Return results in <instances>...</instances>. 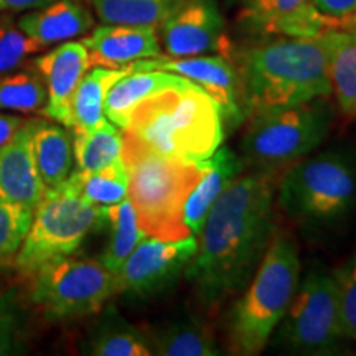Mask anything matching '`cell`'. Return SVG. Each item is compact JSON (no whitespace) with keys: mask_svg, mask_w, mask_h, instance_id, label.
I'll return each instance as SVG.
<instances>
[{"mask_svg":"<svg viewBox=\"0 0 356 356\" xmlns=\"http://www.w3.org/2000/svg\"><path fill=\"white\" fill-rule=\"evenodd\" d=\"M275 175L256 170L238 177L208 211L197 254L185 269V277L208 309L241 293L256 274L275 229Z\"/></svg>","mask_w":356,"mask_h":356,"instance_id":"6da1fadb","label":"cell"},{"mask_svg":"<svg viewBox=\"0 0 356 356\" xmlns=\"http://www.w3.org/2000/svg\"><path fill=\"white\" fill-rule=\"evenodd\" d=\"M239 106L243 119L332 96L323 35L279 37L239 55Z\"/></svg>","mask_w":356,"mask_h":356,"instance_id":"7a4b0ae2","label":"cell"},{"mask_svg":"<svg viewBox=\"0 0 356 356\" xmlns=\"http://www.w3.org/2000/svg\"><path fill=\"white\" fill-rule=\"evenodd\" d=\"M279 207L305 238H332L356 218V150L337 145L309 154L287 168Z\"/></svg>","mask_w":356,"mask_h":356,"instance_id":"3957f363","label":"cell"},{"mask_svg":"<svg viewBox=\"0 0 356 356\" xmlns=\"http://www.w3.org/2000/svg\"><path fill=\"white\" fill-rule=\"evenodd\" d=\"M124 132L167 157L202 163L221 147L225 122L211 96L186 81L137 104Z\"/></svg>","mask_w":356,"mask_h":356,"instance_id":"277c9868","label":"cell"},{"mask_svg":"<svg viewBox=\"0 0 356 356\" xmlns=\"http://www.w3.org/2000/svg\"><path fill=\"white\" fill-rule=\"evenodd\" d=\"M121 159L129 178L127 198L140 229L163 241L188 238L185 203L203 175L204 162L167 157L124 131Z\"/></svg>","mask_w":356,"mask_h":356,"instance_id":"5b68a950","label":"cell"},{"mask_svg":"<svg viewBox=\"0 0 356 356\" xmlns=\"http://www.w3.org/2000/svg\"><path fill=\"white\" fill-rule=\"evenodd\" d=\"M302 264L293 236L274 229L273 239L251 282L231 307L229 348L234 355H259L286 314L299 286Z\"/></svg>","mask_w":356,"mask_h":356,"instance_id":"8992f818","label":"cell"},{"mask_svg":"<svg viewBox=\"0 0 356 356\" xmlns=\"http://www.w3.org/2000/svg\"><path fill=\"white\" fill-rule=\"evenodd\" d=\"M333 119L328 97L249 115L243 136L244 163L259 172L286 170L323 144Z\"/></svg>","mask_w":356,"mask_h":356,"instance_id":"52a82bcc","label":"cell"},{"mask_svg":"<svg viewBox=\"0 0 356 356\" xmlns=\"http://www.w3.org/2000/svg\"><path fill=\"white\" fill-rule=\"evenodd\" d=\"M346 340L332 270L314 264L300 275L291 304L267 345L286 355L332 356L343 353Z\"/></svg>","mask_w":356,"mask_h":356,"instance_id":"ba28073f","label":"cell"},{"mask_svg":"<svg viewBox=\"0 0 356 356\" xmlns=\"http://www.w3.org/2000/svg\"><path fill=\"white\" fill-rule=\"evenodd\" d=\"M99 226L101 208L84 202L68 181L47 188L33 210L32 225L13 266L33 275L47 262L73 254Z\"/></svg>","mask_w":356,"mask_h":356,"instance_id":"9c48e42d","label":"cell"},{"mask_svg":"<svg viewBox=\"0 0 356 356\" xmlns=\"http://www.w3.org/2000/svg\"><path fill=\"white\" fill-rule=\"evenodd\" d=\"M115 293L118 277L99 261L65 256L33 274V300L50 320L95 315Z\"/></svg>","mask_w":356,"mask_h":356,"instance_id":"30bf717a","label":"cell"},{"mask_svg":"<svg viewBox=\"0 0 356 356\" xmlns=\"http://www.w3.org/2000/svg\"><path fill=\"white\" fill-rule=\"evenodd\" d=\"M197 249L198 239L193 234L177 241L147 236L115 274L119 293L149 299L170 291L197 254Z\"/></svg>","mask_w":356,"mask_h":356,"instance_id":"8fae6325","label":"cell"},{"mask_svg":"<svg viewBox=\"0 0 356 356\" xmlns=\"http://www.w3.org/2000/svg\"><path fill=\"white\" fill-rule=\"evenodd\" d=\"M163 50L170 58L231 53L225 20L216 0H180L159 26Z\"/></svg>","mask_w":356,"mask_h":356,"instance_id":"7c38bea8","label":"cell"},{"mask_svg":"<svg viewBox=\"0 0 356 356\" xmlns=\"http://www.w3.org/2000/svg\"><path fill=\"white\" fill-rule=\"evenodd\" d=\"M131 71L162 70L180 74L204 89L220 108L222 122L236 126L243 121L239 106L238 68L228 56L200 55L185 58H150L129 65Z\"/></svg>","mask_w":356,"mask_h":356,"instance_id":"4fadbf2b","label":"cell"},{"mask_svg":"<svg viewBox=\"0 0 356 356\" xmlns=\"http://www.w3.org/2000/svg\"><path fill=\"white\" fill-rule=\"evenodd\" d=\"M35 68L47 86L43 114L51 121L71 127V97L79 81L91 68L89 53L81 42H65L35 60Z\"/></svg>","mask_w":356,"mask_h":356,"instance_id":"5bb4252c","label":"cell"},{"mask_svg":"<svg viewBox=\"0 0 356 356\" xmlns=\"http://www.w3.org/2000/svg\"><path fill=\"white\" fill-rule=\"evenodd\" d=\"M91 66L124 68L136 61L162 56L159 29L154 25L102 24L84 37Z\"/></svg>","mask_w":356,"mask_h":356,"instance_id":"9a60e30c","label":"cell"},{"mask_svg":"<svg viewBox=\"0 0 356 356\" xmlns=\"http://www.w3.org/2000/svg\"><path fill=\"white\" fill-rule=\"evenodd\" d=\"M243 17L254 32L267 37L314 38L330 30L314 0H248Z\"/></svg>","mask_w":356,"mask_h":356,"instance_id":"2e32d148","label":"cell"},{"mask_svg":"<svg viewBox=\"0 0 356 356\" xmlns=\"http://www.w3.org/2000/svg\"><path fill=\"white\" fill-rule=\"evenodd\" d=\"M33 121H25L0 147V200L35 210L47 186L40 178L32 145Z\"/></svg>","mask_w":356,"mask_h":356,"instance_id":"e0dca14e","label":"cell"},{"mask_svg":"<svg viewBox=\"0 0 356 356\" xmlns=\"http://www.w3.org/2000/svg\"><path fill=\"white\" fill-rule=\"evenodd\" d=\"M244 170V160L229 147H220L204 160V170L185 203L184 221L193 236H198L213 203Z\"/></svg>","mask_w":356,"mask_h":356,"instance_id":"ac0fdd59","label":"cell"},{"mask_svg":"<svg viewBox=\"0 0 356 356\" xmlns=\"http://www.w3.org/2000/svg\"><path fill=\"white\" fill-rule=\"evenodd\" d=\"M17 24L30 38L47 48L91 32L95 19L79 0H55L50 6L25 13Z\"/></svg>","mask_w":356,"mask_h":356,"instance_id":"d6986e66","label":"cell"},{"mask_svg":"<svg viewBox=\"0 0 356 356\" xmlns=\"http://www.w3.org/2000/svg\"><path fill=\"white\" fill-rule=\"evenodd\" d=\"M186 81L190 79L162 70L131 71L109 88L104 99V115L115 127L126 131L132 111L137 108V104L163 89L181 86Z\"/></svg>","mask_w":356,"mask_h":356,"instance_id":"ffe728a7","label":"cell"},{"mask_svg":"<svg viewBox=\"0 0 356 356\" xmlns=\"http://www.w3.org/2000/svg\"><path fill=\"white\" fill-rule=\"evenodd\" d=\"M154 355L218 356L221 353L215 333L193 314H180L147 335Z\"/></svg>","mask_w":356,"mask_h":356,"instance_id":"44dd1931","label":"cell"},{"mask_svg":"<svg viewBox=\"0 0 356 356\" xmlns=\"http://www.w3.org/2000/svg\"><path fill=\"white\" fill-rule=\"evenodd\" d=\"M33 157L47 188L65 184L74 167L73 140L63 124L33 119Z\"/></svg>","mask_w":356,"mask_h":356,"instance_id":"7402d4cb","label":"cell"},{"mask_svg":"<svg viewBox=\"0 0 356 356\" xmlns=\"http://www.w3.org/2000/svg\"><path fill=\"white\" fill-rule=\"evenodd\" d=\"M131 73L129 66L124 68H104L95 66L88 70L71 97L70 114L73 131H91L106 121L104 99L109 88Z\"/></svg>","mask_w":356,"mask_h":356,"instance_id":"603a6c76","label":"cell"},{"mask_svg":"<svg viewBox=\"0 0 356 356\" xmlns=\"http://www.w3.org/2000/svg\"><path fill=\"white\" fill-rule=\"evenodd\" d=\"M328 56L332 96L340 113L356 119V38L341 30H328L323 35Z\"/></svg>","mask_w":356,"mask_h":356,"instance_id":"cb8c5ba5","label":"cell"},{"mask_svg":"<svg viewBox=\"0 0 356 356\" xmlns=\"http://www.w3.org/2000/svg\"><path fill=\"white\" fill-rule=\"evenodd\" d=\"M86 353L96 356H150L149 338L139 328L132 327L127 320L108 309L91 335L88 338Z\"/></svg>","mask_w":356,"mask_h":356,"instance_id":"d4e9b609","label":"cell"},{"mask_svg":"<svg viewBox=\"0 0 356 356\" xmlns=\"http://www.w3.org/2000/svg\"><path fill=\"white\" fill-rule=\"evenodd\" d=\"M101 210L102 222L109 228V238L102 249L99 262L111 273L118 274L131 252L142 239L147 238V234L140 229L129 198L113 207H102Z\"/></svg>","mask_w":356,"mask_h":356,"instance_id":"484cf974","label":"cell"},{"mask_svg":"<svg viewBox=\"0 0 356 356\" xmlns=\"http://www.w3.org/2000/svg\"><path fill=\"white\" fill-rule=\"evenodd\" d=\"M66 181L84 202L97 208L113 207L127 198L129 178L122 159L115 160L101 170H73Z\"/></svg>","mask_w":356,"mask_h":356,"instance_id":"4316f807","label":"cell"},{"mask_svg":"<svg viewBox=\"0 0 356 356\" xmlns=\"http://www.w3.org/2000/svg\"><path fill=\"white\" fill-rule=\"evenodd\" d=\"M122 131L106 119L91 131H74V170L95 172L121 159Z\"/></svg>","mask_w":356,"mask_h":356,"instance_id":"83f0119b","label":"cell"},{"mask_svg":"<svg viewBox=\"0 0 356 356\" xmlns=\"http://www.w3.org/2000/svg\"><path fill=\"white\" fill-rule=\"evenodd\" d=\"M102 24L159 26L180 0H91Z\"/></svg>","mask_w":356,"mask_h":356,"instance_id":"f1b7e54d","label":"cell"},{"mask_svg":"<svg viewBox=\"0 0 356 356\" xmlns=\"http://www.w3.org/2000/svg\"><path fill=\"white\" fill-rule=\"evenodd\" d=\"M47 106V86L38 71L0 74V109L40 113Z\"/></svg>","mask_w":356,"mask_h":356,"instance_id":"f546056e","label":"cell"},{"mask_svg":"<svg viewBox=\"0 0 356 356\" xmlns=\"http://www.w3.org/2000/svg\"><path fill=\"white\" fill-rule=\"evenodd\" d=\"M33 210L0 200V270L13 266L32 225Z\"/></svg>","mask_w":356,"mask_h":356,"instance_id":"4dcf8cb0","label":"cell"},{"mask_svg":"<svg viewBox=\"0 0 356 356\" xmlns=\"http://www.w3.org/2000/svg\"><path fill=\"white\" fill-rule=\"evenodd\" d=\"M10 17H0V74L19 70L32 55L43 50Z\"/></svg>","mask_w":356,"mask_h":356,"instance_id":"1f68e13d","label":"cell"},{"mask_svg":"<svg viewBox=\"0 0 356 356\" xmlns=\"http://www.w3.org/2000/svg\"><path fill=\"white\" fill-rule=\"evenodd\" d=\"M337 287L341 330L348 340L356 341V252L332 270Z\"/></svg>","mask_w":356,"mask_h":356,"instance_id":"d6a6232c","label":"cell"},{"mask_svg":"<svg viewBox=\"0 0 356 356\" xmlns=\"http://www.w3.org/2000/svg\"><path fill=\"white\" fill-rule=\"evenodd\" d=\"M20 341V315L10 293L0 289V356L15 353Z\"/></svg>","mask_w":356,"mask_h":356,"instance_id":"836d02e7","label":"cell"},{"mask_svg":"<svg viewBox=\"0 0 356 356\" xmlns=\"http://www.w3.org/2000/svg\"><path fill=\"white\" fill-rule=\"evenodd\" d=\"M314 6L330 22V30L337 22L356 13V0H314Z\"/></svg>","mask_w":356,"mask_h":356,"instance_id":"e575fe53","label":"cell"},{"mask_svg":"<svg viewBox=\"0 0 356 356\" xmlns=\"http://www.w3.org/2000/svg\"><path fill=\"white\" fill-rule=\"evenodd\" d=\"M55 0H0V12H22V10H38Z\"/></svg>","mask_w":356,"mask_h":356,"instance_id":"d590c367","label":"cell"},{"mask_svg":"<svg viewBox=\"0 0 356 356\" xmlns=\"http://www.w3.org/2000/svg\"><path fill=\"white\" fill-rule=\"evenodd\" d=\"M25 124V119L12 114H0V147L6 145L15 132Z\"/></svg>","mask_w":356,"mask_h":356,"instance_id":"8d00e7d4","label":"cell"},{"mask_svg":"<svg viewBox=\"0 0 356 356\" xmlns=\"http://www.w3.org/2000/svg\"><path fill=\"white\" fill-rule=\"evenodd\" d=\"M333 30H341V32L350 33L351 37L356 38V13L346 17V19H343V20L337 22L335 26H333Z\"/></svg>","mask_w":356,"mask_h":356,"instance_id":"74e56055","label":"cell"},{"mask_svg":"<svg viewBox=\"0 0 356 356\" xmlns=\"http://www.w3.org/2000/svg\"><path fill=\"white\" fill-rule=\"evenodd\" d=\"M231 2H243V3H246L248 0H231Z\"/></svg>","mask_w":356,"mask_h":356,"instance_id":"f35d334b","label":"cell"}]
</instances>
